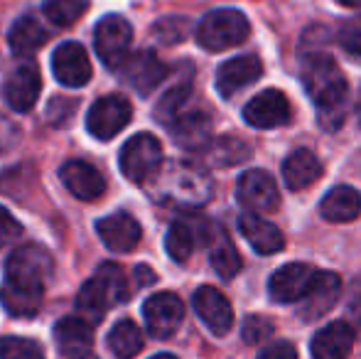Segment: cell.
Instances as JSON below:
<instances>
[{"instance_id":"obj_16","label":"cell","mask_w":361,"mask_h":359,"mask_svg":"<svg viewBox=\"0 0 361 359\" xmlns=\"http://www.w3.org/2000/svg\"><path fill=\"white\" fill-rule=\"evenodd\" d=\"M212 234V221L207 219H177L165 236V249L177 264H185L197 244H207Z\"/></svg>"},{"instance_id":"obj_2","label":"cell","mask_w":361,"mask_h":359,"mask_svg":"<svg viewBox=\"0 0 361 359\" xmlns=\"http://www.w3.org/2000/svg\"><path fill=\"white\" fill-rule=\"evenodd\" d=\"M302 84L312 104L317 106L319 123L334 130L344 121L349 84L339 64L329 54H312L302 67Z\"/></svg>"},{"instance_id":"obj_26","label":"cell","mask_w":361,"mask_h":359,"mask_svg":"<svg viewBox=\"0 0 361 359\" xmlns=\"http://www.w3.org/2000/svg\"><path fill=\"white\" fill-rule=\"evenodd\" d=\"M54 342H57L59 352L64 357L89 352L91 345H94V327L81 315L64 317L54 325Z\"/></svg>"},{"instance_id":"obj_33","label":"cell","mask_w":361,"mask_h":359,"mask_svg":"<svg viewBox=\"0 0 361 359\" xmlns=\"http://www.w3.org/2000/svg\"><path fill=\"white\" fill-rule=\"evenodd\" d=\"M86 10H89V0H44L42 5L44 18L59 28L74 25Z\"/></svg>"},{"instance_id":"obj_12","label":"cell","mask_w":361,"mask_h":359,"mask_svg":"<svg viewBox=\"0 0 361 359\" xmlns=\"http://www.w3.org/2000/svg\"><path fill=\"white\" fill-rule=\"evenodd\" d=\"M293 118V109L290 101L283 91L278 89H266L258 96H253L243 109V121L253 128H281Z\"/></svg>"},{"instance_id":"obj_23","label":"cell","mask_w":361,"mask_h":359,"mask_svg":"<svg viewBox=\"0 0 361 359\" xmlns=\"http://www.w3.org/2000/svg\"><path fill=\"white\" fill-rule=\"evenodd\" d=\"M354 347V330L349 322L334 320L324 325L317 335L312 337V357L314 359H347Z\"/></svg>"},{"instance_id":"obj_43","label":"cell","mask_w":361,"mask_h":359,"mask_svg":"<svg viewBox=\"0 0 361 359\" xmlns=\"http://www.w3.org/2000/svg\"><path fill=\"white\" fill-rule=\"evenodd\" d=\"M339 5H347V8H361V0H337Z\"/></svg>"},{"instance_id":"obj_22","label":"cell","mask_w":361,"mask_h":359,"mask_svg":"<svg viewBox=\"0 0 361 359\" xmlns=\"http://www.w3.org/2000/svg\"><path fill=\"white\" fill-rule=\"evenodd\" d=\"M167 128H170L175 143L192 153H204V148L212 143V123L200 111L180 114L167 123Z\"/></svg>"},{"instance_id":"obj_29","label":"cell","mask_w":361,"mask_h":359,"mask_svg":"<svg viewBox=\"0 0 361 359\" xmlns=\"http://www.w3.org/2000/svg\"><path fill=\"white\" fill-rule=\"evenodd\" d=\"M8 42L10 49H13L18 57H27V54L37 52L44 42H47V32L44 28L39 25L37 18L32 15H25V18H18L13 23L8 32Z\"/></svg>"},{"instance_id":"obj_18","label":"cell","mask_w":361,"mask_h":359,"mask_svg":"<svg viewBox=\"0 0 361 359\" xmlns=\"http://www.w3.org/2000/svg\"><path fill=\"white\" fill-rule=\"evenodd\" d=\"M314 276V269L302 261H295L283 269H278L268 281V296L278 305H288V303H298L302 293L307 291L310 281Z\"/></svg>"},{"instance_id":"obj_24","label":"cell","mask_w":361,"mask_h":359,"mask_svg":"<svg viewBox=\"0 0 361 359\" xmlns=\"http://www.w3.org/2000/svg\"><path fill=\"white\" fill-rule=\"evenodd\" d=\"M238 229L246 236L248 244L253 246V251H258V254H263V256L278 254V251H283V246H286L283 231L278 229L276 224H271L268 219H263L261 214H253V212H248V214H243L241 219H238Z\"/></svg>"},{"instance_id":"obj_34","label":"cell","mask_w":361,"mask_h":359,"mask_svg":"<svg viewBox=\"0 0 361 359\" xmlns=\"http://www.w3.org/2000/svg\"><path fill=\"white\" fill-rule=\"evenodd\" d=\"M192 96V82L187 79V82H180L175 84L172 89L165 91V96L160 99V104H157L155 109V118L162 121V123H170L172 118H177V116L182 114V109H185L187 99Z\"/></svg>"},{"instance_id":"obj_3","label":"cell","mask_w":361,"mask_h":359,"mask_svg":"<svg viewBox=\"0 0 361 359\" xmlns=\"http://www.w3.org/2000/svg\"><path fill=\"white\" fill-rule=\"evenodd\" d=\"M130 296L128 291V278L118 264H101V269L84 283V288L76 296V308H79L81 317L89 322L101 320L111 308L118 303H126Z\"/></svg>"},{"instance_id":"obj_30","label":"cell","mask_w":361,"mask_h":359,"mask_svg":"<svg viewBox=\"0 0 361 359\" xmlns=\"http://www.w3.org/2000/svg\"><path fill=\"white\" fill-rule=\"evenodd\" d=\"M204 155L212 165L216 168H231V165H241L251 158V148L243 143L241 138H233V135H224L219 140H212L204 148Z\"/></svg>"},{"instance_id":"obj_42","label":"cell","mask_w":361,"mask_h":359,"mask_svg":"<svg viewBox=\"0 0 361 359\" xmlns=\"http://www.w3.org/2000/svg\"><path fill=\"white\" fill-rule=\"evenodd\" d=\"M67 359H99V357H96L94 355V352H81V355H72V357H67Z\"/></svg>"},{"instance_id":"obj_40","label":"cell","mask_w":361,"mask_h":359,"mask_svg":"<svg viewBox=\"0 0 361 359\" xmlns=\"http://www.w3.org/2000/svg\"><path fill=\"white\" fill-rule=\"evenodd\" d=\"M347 317H349V327L354 330V335L361 337V281L354 283L347 296Z\"/></svg>"},{"instance_id":"obj_14","label":"cell","mask_w":361,"mask_h":359,"mask_svg":"<svg viewBox=\"0 0 361 359\" xmlns=\"http://www.w3.org/2000/svg\"><path fill=\"white\" fill-rule=\"evenodd\" d=\"M52 72L62 87L79 89L89 84L91 79V62L86 49L79 42H64L52 54Z\"/></svg>"},{"instance_id":"obj_5","label":"cell","mask_w":361,"mask_h":359,"mask_svg":"<svg viewBox=\"0 0 361 359\" xmlns=\"http://www.w3.org/2000/svg\"><path fill=\"white\" fill-rule=\"evenodd\" d=\"M248 35H251V23L241 10L219 8L202 18L197 28V42L209 52H224V49L246 42Z\"/></svg>"},{"instance_id":"obj_4","label":"cell","mask_w":361,"mask_h":359,"mask_svg":"<svg viewBox=\"0 0 361 359\" xmlns=\"http://www.w3.org/2000/svg\"><path fill=\"white\" fill-rule=\"evenodd\" d=\"M54 273V259L39 244H23L10 254L5 266V283L20 291L44 293Z\"/></svg>"},{"instance_id":"obj_44","label":"cell","mask_w":361,"mask_h":359,"mask_svg":"<svg viewBox=\"0 0 361 359\" xmlns=\"http://www.w3.org/2000/svg\"><path fill=\"white\" fill-rule=\"evenodd\" d=\"M150 359H177L175 355H167V352H162V355H155V357H150Z\"/></svg>"},{"instance_id":"obj_38","label":"cell","mask_w":361,"mask_h":359,"mask_svg":"<svg viewBox=\"0 0 361 359\" xmlns=\"http://www.w3.org/2000/svg\"><path fill=\"white\" fill-rule=\"evenodd\" d=\"M337 39H339V44H342V49H347L349 54L361 57V15L347 20V23L339 28Z\"/></svg>"},{"instance_id":"obj_15","label":"cell","mask_w":361,"mask_h":359,"mask_svg":"<svg viewBox=\"0 0 361 359\" xmlns=\"http://www.w3.org/2000/svg\"><path fill=\"white\" fill-rule=\"evenodd\" d=\"M121 72H123V79L130 84L138 94L147 96L152 89H157L162 84V79L167 77V67L160 62L155 52L150 49H140L135 54H128L126 62L121 64Z\"/></svg>"},{"instance_id":"obj_45","label":"cell","mask_w":361,"mask_h":359,"mask_svg":"<svg viewBox=\"0 0 361 359\" xmlns=\"http://www.w3.org/2000/svg\"><path fill=\"white\" fill-rule=\"evenodd\" d=\"M357 111H359V123H361V99H359V109Z\"/></svg>"},{"instance_id":"obj_13","label":"cell","mask_w":361,"mask_h":359,"mask_svg":"<svg viewBox=\"0 0 361 359\" xmlns=\"http://www.w3.org/2000/svg\"><path fill=\"white\" fill-rule=\"evenodd\" d=\"M192 305L200 320L209 327L212 335L224 337L233 327V308L228 298L214 286H202L192 296Z\"/></svg>"},{"instance_id":"obj_41","label":"cell","mask_w":361,"mask_h":359,"mask_svg":"<svg viewBox=\"0 0 361 359\" xmlns=\"http://www.w3.org/2000/svg\"><path fill=\"white\" fill-rule=\"evenodd\" d=\"M258 359H298V350H295V345L288 340L271 342L266 350H261Z\"/></svg>"},{"instance_id":"obj_19","label":"cell","mask_w":361,"mask_h":359,"mask_svg":"<svg viewBox=\"0 0 361 359\" xmlns=\"http://www.w3.org/2000/svg\"><path fill=\"white\" fill-rule=\"evenodd\" d=\"M101 241L109 246L116 254H128L135 246L140 244V236H143V229L135 221V217L126 214V212H116L111 217H104L96 226Z\"/></svg>"},{"instance_id":"obj_28","label":"cell","mask_w":361,"mask_h":359,"mask_svg":"<svg viewBox=\"0 0 361 359\" xmlns=\"http://www.w3.org/2000/svg\"><path fill=\"white\" fill-rule=\"evenodd\" d=\"M207 246H209V261H212V266H214V271L224 281H231V278L241 271V256H238L231 236H228L221 226L212 224V234H209Z\"/></svg>"},{"instance_id":"obj_32","label":"cell","mask_w":361,"mask_h":359,"mask_svg":"<svg viewBox=\"0 0 361 359\" xmlns=\"http://www.w3.org/2000/svg\"><path fill=\"white\" fill-rule=\"evenodd\" d=\"M42 298L44 293H32V291H20V288H13L5 283V288L0 291V300L8 308L10 315L15 317H32L39 312L42 308Z\"/></svg>"},{"instance_id":"obj_39","label":"cell","mask_w":361,"mask_h":359,"mask_svg":"<svg viewBox=\"0 0 361 359\" xmlns=\"http://www.w3.org/2000/svg\"><path fill=\"white\" fill-rule=\"evenodd\" d=\"M20 236H23V224H20L5 207H0V249H5L8 244L18 241Z\"/></svg>"},{"instance_id":"obj_37","label":"cell","mask_w":361,"mask_h":359,"mask_svg":"<svg viewBox=\"0 0 361 359\" xmlns=\"http://www.w3.org/2000/svg\"><path fill=\"white\" fill-rule=\"evenodd\" d=\"M187 32H190V23L185 18H165L152 28V35L165 44L182 42L187 37Z\"/></svg>"},{"instance_id":"obj_25","label":"cell","mask_w":361,"mask_h":359,"mask_svg":"<svg viewBox=\"0 0 361 359\" xmlns=\"http://www.w3.org/2000/svg\"><path fill=\"white\" fill-rule=\"evenodd\" d=\"M324 168L319 163V158L307 148H298L286 158L283 163V178H286V185L293 192H300L305 187H312L314 182L322 178Z\"/></svg>"},{"instance_id":"obj_31","label":"cell","mask_w":361,"mask_h":359,"mask_svg":"<svg viewBox=\"0 0 361 359\" xmlns=\"http://www.w3.org/2000/svg\"><path fill=\"white\" fill-rule=\"evenodd\" d=\"M109 347L118 359H133L143 350V332L133 320H121L111 327Z\"/></svg>"},{"instance_id":"obj_1","label":"cell","mask_w":361,"mask_h":359,"mask_svg":"<svg viewBox=\"0 0 361 359\" xmlns=\"http://www.w3.org/2000/svg\"><path fill=\"white\" fill-rule=\"evenodd\" d=\"M145 185L160 205L182 207V209H200L214 195V182H212L209 173L195 163H185V160L160 165V170Z\"/></svg>"},{"instance_id":"obj_17","label":"cell","mask_w":361,"mask_h":359,"mask_svg":"<svg viewBox=\"0 0 361 359\" xmlns=\"http://www.w3.org/2000/svg\"><path fill=\"white\" fill-rule=\"evenodd\" d=\"M39 91H42V77H39L37 64L23 62L20 67H15V72L5 84V101L18 114H27L37 104Z\"/></svg>"},{"instance_id":"obj_7","label":"cell","mask_w":361,"mask_h":359,"mask_svg":"<svg viewBox=\"0 0 361 359\" xmlns=\"http://www.w3.org/2000/svg\"><path fill=\"white\" fill-rule=\"evenodd\" d=\"M130 42H133V28L121 15H106L94 30L96 54L109 69H118L126 62Z\"/></svg>"},{"instance_id":"obj_21","label":"cell","mask_w":361,"mask_h":359,"mask_svg":"<svg viewBox=\"0 0 361 359\" xmlns=\"http://www.w3.org/2000/svg\"><path fill=\"white\" fill-rule=\"evenodd\" d=\"M59 178L67 185V190L72 192L76 200L94 202L106 192V180L99 170L86 160H69L67 165H62Z\"/></svg>"},{"instance_id":"obj_9","label":"cell","mask_w":361,"mask_h":359,"mask_svg":"<svg viewBox=\"0 0 361 359\" xmlns=\"http://www.w3.org/2000/svg\"><path fill=\"white\" fill-rule=\"evenodd\" d=\"M339 296H342V278L332 271H314L307 291H305L302 298L298 300L300 320L314 322V320H319V317H324L337 305Z\"/></svg>"},{"instance_id":"obj_11","label":"cell","mask_w":361,"mask_h":359,"mask_svg":"<svg viewBox=\"0 0 361 359\" xmlns=\"http://www.w3.org/2000/svg\"><path fill=\"white\" fill-rule=\"evenodd\" d=\"M147 332L157 340H167L180 330L185 320V303L175 293H155L143 305Z\"/></svg>"},{"instance_id":"obj_6","label":"cell","mask_w":361,"mask_h":359,"mask_svg":"<svg viewBox=\"0 0 361 359\" xmlns=\"http://www.w3.org/2000/svg\"><path fill=\"white\" fill-rule=\"evenodd\" d=\"M162 165V145L152 133H138L121 150V170L130 182L145 185Z\"/></svg>"},{"instance_id":"obj_20","label":"cell","mask_w":361,"mask_h":359,"mask_svg":"<svg viewBox=\"0 0 361 359\" xmlns=\"http://www.w3.org/2000/svg\"><path fill=\"white\" fill-rule=\"evenodd\" d=\"M263 74V64L253 54H241V57H233L228 62H224L216 72V89L224 99L238 94L241 89H246L248 84L258 82Z\"/></svg>"},{"instance_id":"obj_36","label":"cell","mask_w":361,"mask_h":359,"mask_svg":"<svg viewBox=\"0 0 361 359\" xmlns=\"http://www.w3.org/2000/svg\"><path fill=\"white\" fill-rule=\"evenodd\" d=\"M273 332H276L273 320H268V317H263V315H248L246 320H243L241 335H243V342H246V345H261V342H268Z\"/></svg>"},{"instance_id":"obj_10","label":"cell","mask_w":361,"mask_h":359,"mask_svg":"<svg viewBox=\"0 0 361 359\" xmlns=\"http://www.w3.org/2000/svg\"><path fill=\"white\" fill-rule=\"evenodd\" d=\"M236 200L246 212L263 214V212H276L281 207V192L278 185L266 170H248L238 178Z\"/></svg>"},{"instance_id":"obj_27","label":"cell","mask_w":361,"mask_h":359,"mask_svg":"<svg viewBox=\"0 0 361 359\" xmlns=\"http://www.w3.org/2000/svg\"><path fill=\"white\" fill-rule=\"evenodd\" d=\"M319 214L332 224L354 221L361 214V195L349 185H337L324 195L322 205H319Z\"/></svg>"},{"instance_id":"obj_35","label":"cell","mask_w":361,"mask_h":359,"mask_svg":"<svg viewBox=\"0 0 361 359\" xmlns=\"http://www.w3.org/2000/svg\"><path fill=\"white\" fill-rule=\"evenodd\" d=\"M0 359H44V350L27 337H0Z\"/></svg>"},{"instance_id":"obj_8","label":"cell","mask_w":361,"mask_h":359,"mask_svg":"<svg viewBox=\"0 0 361 359\" xmlns=\"http://www.w3.org/2000/svg\"><path fill=\"white\" fill-rule=\"evenodd\" d=\"M130 101L121 94H109L101 96L99 101H94V106L86 114V128L94 138L99 140H111L130 123Z\"/></svg>"}]
</instances>
